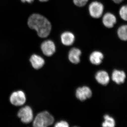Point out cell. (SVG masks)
I'll list each match as a JSON object with an SVG mask.
<instances>
[{"mask_svg": "<svg viewBox=\"0 0 127 127\" xmlns=\"http://www.w3.org/2000/svg\"><path fill=\"white\" fill-rule=\"evenodd\" d=\"M28 24L30 28L36 31L40 37H47L51 32V23L46 18L40 14L32 15L28 19Z\"/></svg>", "mask_w": 127, "mask_h": 127, "instance_id": "obj_1", "label": "cell"}, {"mask_svg": "<svg viewBox=\"0 0 127 127\" xmlns=\"http://www.w3.org/2000/svg\"><path fill=\"white\" fill-rule=\"evenodd\" d=\"M54 118L53 116L47 111H43L38 114L34 119L33 127H46L53 124Z\"/></svg>", "mask_w": 127, "mask_h": 127, "instance_id": "obj_2", "label": "cell"}, {"mask_svg": "<svg viewBox=\"0 0 127 127\" xmlns=\"http://www.w3.org/2000/svg\"><path fill=\"white\" fill-rule=\"evenodd\" d=\"M89 12L90 15L94 18H100L102 15L104 6L102 3L97 1H94L89 4Z\"/></svg>", "mask_w": 127, "mask_h": 127, "instance_id": "obj_3", "label": "cell"}, {"mask_svg": "<svg viewBox=\"0 0 127 127\" xmlns=\"http://www.w3.org/2000/svg\"><path fill=\"white\" fill-rule=\"evenodd\" d=\"M18 116L22 122L26 124L31 122L34 118L32 109L28 106L23 107L19 110Z\"/></svg>", "mask_w": 127, "mask_h": 127, "instance_id": "obj_4", "label": "cell"}, {"mask_svg": "<svg viewBox=\"0 0 127 127\" xmlns=\"http://www.w3.org/2000/svg\"><path fill=\"white\" fill-rule=\"evenodd\" d=\"M10 100L11 104L14 106H21L25 104L26 98L24 92L18 91L12 94L10 97Z\"/></svg>", "mask_w": 127, "mask_h": 127, "instance_id": "obj_5", "label": "cell"}, {"mask_svg": "<svg viewBox=\"0 0 127 127\" xmlns=\"http://www.w3.org/2000/svg\"><path fill=\"white\" fill-rule=\"evenodd\" d=\"M41 48L43 54L47 57L52 56L56 51L55 43L51 40L43 42L41 45Z\"/></svg>", "mask_w": 127, "mask_h": 127, "instance_id": "obj_6", "label": "cell"}, {"mask_svg": "<svg viewBox=\"0 0 127 127\" xmlns=\"http://www.w3.org/2000/svg\"><path fill=\"white\" fill-rule=\"evenodd\" d=\"M92 92L91 89L87 86L79 87L76 91V97L78 100L84 101L92 97Z\"/></svg>", "mask_w": 127, "mask_h": 127, "instance_id": "obj_7", "label": "cell"}, {"mask_svg": "<svg viewBox=\"0 0 127 127\" xmlns=\"http://www.w3.org/2000/svg\"><path fill=\"white\" fill-rule=\"evenodd\" d=\"M102 21L103 24L105 27L111 28L116 24L117 18L113 14L110 12H107L103 16Z\"/></svg>", "mask_w": 127, "mask_h": 127, "instance_id": "obj_8", "label": "cell"}, {"mask_svg": "<svg viewBox=\"0 0 127 127\" xmlns=\"http://www.w3.org/2000/svg\"><path fill=\"white\" fill-rule=\"evenodd\" d=\"M81 54V51L79 49L73 48L68 53V59L71 63L77 64L80 62V57Z\"/></svg>", "mask_w": 127, "mask_h": 127, "instance_id": "obj_9", "label": "cell"}, {"mask_svg": "<svg viewBox=\"0 0 127 127\" xmlns=\"http://www.w3.org/2000/svg\"><path fill=\"white\" fill-rule=\"evenodd\" d=\"M95 77L98 83L103 86L107 85L110 81L109 75L105 71H98L96 73Z\"/></svg>", "mask_w": 127, "mask_h": 127, "instance_id": "obj_10", "label": "cell"}, {"mask_svg": "<svg viewBox=\"0 0 127 127\" xmlns=\"http://www.w3.org/2000/svg\"><path fill=\"white\" fill-rule=\"evenodd\" d=\"M61 41L64 45L70 46L72 45L75 40L74 34L70 32H65L61 35Z\"/></svg>", "mask_w": 127, "mask_h": 127, "instance_id": "obj_11", "label": "cell"}, {"mask_svg": "<svg viewBox=\"0 0 127 127\" xmlns=\"http://www.w3.org/2000/svg\"><path fill=\"white\" fill-rule=\"evenodd\" d=\"M30 61L32 67L36 70L42 68L45 63V60L42 57L36 55H32L31 57Z\"/></svg>", "mask_w": 127, "mask_h": 127, "instance_id": "obj_12", "label": "cell"}, {"mask_svg": "<svg viewBox=\"0 0 127 127\" xmlns=\"http://www.w3.org/2000/svg\"><path fill=\"white\" fill-rule=\"evenodd\" d=\"M126 78V75L124 71L115 70L113 71L112 75V79L113 81L117 84L124 83Z\"/></svg>", "mask_w": 127, "mask_h": 127, "instance_id": "obj_13", "label": "cell"}, {"mask_svg": "<svg viewBox=\"0 0 127 127\" xmlns=\"http://www.w3.org/2000/svg\"><path fill=\"white\" fill-rule=\"evenodd\" d=\"M103 58L102 53L98 51H95L91 53L89 57V60L92 64L97 65L102 63Z\"/></svg>", "mask_w": 127, "mask_h": 127, "instance_id": "obj_14", "label": "cell"}, {"mask_svg": "<svg viewBox=\"0 0 127 127\" xmlns=\"http://www.w3.org/2000/svg\"><path fill=\"white\" fill-rule=\"evenodd\" d=\"M117 35L119 38L123 41L127 40V26L123 25L120 26L117 30Z\"/></svg>", "mask_w": 127, "mask_h": 127, "instance_id": "obj_15", "label": "cell"}, {"mask_svg": "<svg viewBox=\"0 0 127 127\" xmlns=\"http://www.w3.org/2000/svg\"><path fill=\"white\" fill-rule=\"evenodd\" d=\"M104 122L102 123V126L104 127H114L116 125L115 120L112 117L108 115L104 116Z\"/></svg>", "mask_w": 127, "mask_h": 127, "instance_id": "obj_16", "label": "cell"}, {"mask_svg": "<svg viewBox=\"0 0 127 127\" xmlns=\"http://www.w3.org/2000/svg\"><path fill=\"white\" fill-rule=\"evenodd\" d=\"M119 15L123 20H127V5H123L119 10Z\"/></svg>", "mask_w": 127, "mask_h": 127, "instance_id": "obj_17", "label": "cell"}, {"mask_svg": "<svg viewBox=\"0 0 127 127\" xmlns=\"http://www.w3.org/2000/svg\"><path fill=\"white\" fill-rule=\"evenodd\" d=\"M89 0H73L75 4L79 6H84L86 5Z\"/></svg>", "mask_w": 127, "mask_h": 127, "instance_id": "obj_18", "label": "cell"}, {"mask_svg": "<svg viewBox=\"0 0 127 127\" xmlns=\"http://www.w3.org/2000/svg\"><path fill=\"white\" fill-rule=\"evenodd\" d=\"M55 127H69V124L67 122L65 121H61L55 124Z\"/></svg>", "mask_w": 127, "mask_h": 127, "instance_id": "obj_19", "label": "cell"}, {"mask_svg": "<svg viewBox=\"0 0 127 127\" xmlns=\"http://www.w3.org/2000/svg\"><path fill=\"white\" fill-rule=\"evenodd\" d=\"M112 0L116 4H120L123 2L124 0Z\"/></svg>", "mask_w": 127, "mask_h": 127, "instance_id": "obj_20", "label": "cell"}, {"mask_svg": "<svg viewBox=\"0 0 127 127\" xmlns=\"http://www.w3.org/2000/svg\"><path fill=\"white\" fill-rule=\"evenodd\" d=\"M23 2H25V1L29 2V3H31L34 1V0H21Z\"/></svg>", "mask_w": 127, "mask_h": 127, "instance_id": "obj_21", "label": "cell"}, {"mask_svg": "<svg viewBox=\"0 0 127 127\" xmlns=\"http://www.w3.org/2000/svg\"><path fill=\"white\" fill-rule=\"evenodd\" d=\"M39 0L41 2H46V1H48V0Z\"/></svg>", "mask_w": 127, "mask_h": 127, "instance_id": "obj_22", "label": "cell"}]
</instances>
